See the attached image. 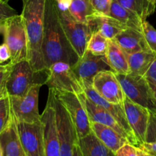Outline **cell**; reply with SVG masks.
Instances as JSON below:
<instances>
[{
  "instance_id": "cell-7",
  "label": "cell",
  "mask_w": 156,
  "mask_h": 156,
  "mask_svg": "<svg viewBox=\"0 0 156 156\" xmlns=\"http://www.w3.org/2000/svg\"><path fill=\"white\" fill-rule=\"evenodd\" d=\"M49 75L46 85L57 91H67L76 94L84 92L83 85L70 64L56 62L48 68Z\"/></svg>"
},
{
  "instance_id": "cell-6",
  "label": "cell",
  "mask_w": 156,
  "mask_h": 156,
  "mask_svg": "<svg viewBox=\"0 0 156 156\" xmlns=\"http://www.w3.org/2000/svg\"><path fill=\"white\" fill-rule=\"evenodd\" d=\"M116 76L126 97L131 101L148 108L149 111L156 109L152 91L145 76L132 73L128 74L116 73Z\"/></svg>"
},
{
  "instance_id": "cell-44",
  "label": "cell",
  "mask_w": 156,
  "mask_h": 156,
  "mask_svg": "<svg viewBox=\"0 0 156 156\" xmlns=\"http://www.w3.org/2000/svg\"><path fill=\"white\" fill-rule=\"evenodd\" d=\"M9 67V63L5 64V65H2V64H0V71L1 70H4L5 69H7Z\"/></svg>"
},
{
  "instance_id": "cell-8",
  "label": "cell",
  "mask_w": 156,
  "mask_h": 156,
  "mask_svg": "<svg viewBox=\"0 0 156 156\" xmlns=\"http://www.w3.org/2000/svg\"><path fill=\"white\" fill-rule=\"evenodd\" d=\"M41 85H35L22 97L9 96L12 111L18 121L36 123L41 121L38 99Z\"/></svg>"
},
{
  "instance_id": "cell-14",
  "label": "cell",
  "mask_w": 156,
  "mask_h": 156,
  "mask_svg": "<svg viewBox=\"0 0 156 156\" xmlns=\"http://www.w3.org/2000/svg\"><path fill=\"white\" fill-rule=\"evenodd\" d=\"M41 120L44 127L45 156H61L60 146L56 129V116L50 92H49L45 109L41 115Z\"/></svg>"
},
{
  "instance_id": "cell-39",
  "label": "cell",
  "mask_w": 156,
  "mask_h": 156,
  "mask_svg": "<svg viewBox=\"0 0 156 156\" xmlns=\"http://www.w3.org/2000/svg\"><path fill=\"white\" fill-rule=\"evenodd\" d=\"M56 2L58 10L60 12L69 11L72 3V0H56Z\"/></svg>"
},
{
  "instance_id": "cell-25",
  "label": "cell",
  "mask_w": 156,
  "mask_h": 156,
  "mask_svg": "<svg viewBox=\"0 0 156 156\" xmlns=\"http://www.w3.org/2000/svg\"><path fill=\"white\" fill-rule=\"evenodd\" d=\"M156 56L151 50H145L127 54L130 73L145 76Z\"/></svg>"
},
{
  "instance_id": "cell-40",
  "label": "cell",
  "mask_w": 156,
  "mask_h": 156,
  "mask_svg": "<svg viewBox=\"0 0 156 156\" xmlns=\"http://www.w3.org/2000/svg\"><path fill=\"white\" fill-rule=\"evenodd\" d=\"M150 85L151 89L152 91V94H153V98H154V102H155V105L156 107V83H154V82H150V81H148Z\"/></svg>"
},
{
  "instance_id": "cell-19",
  "label": "cell",
  "mask_w": 156,
  "mask_h": 156,
  "mask_svg": "<svg viewBox=\"0 0 156 156\" xmlns=\"http://www.w3.org/2000/svg\"><path fill=\"white\" fill-rule=\"evenodd\" d=\"M0 146L3 156H27L20 140L13 113L9 125L0 133Z\"/></svg>"
},
{
  "instance_id": "cell-42",
  "label": "cell",
  "mask_w": 156,
  "mask_h": 156,
  "mask_svg": "<svg viewBox=\"0 0 156 156\" xmlns=\"http://www.w3.org/2000/svg\"><path fill=\"white\" fill-rule=\"evenodd\" d=\"M138 156H155V155H152V154H149L148 153V152H144V151L138 149Z\"/></svg>"
},
{
  "instance_id": "cell-27",
  "label": "cell",
  "mask_w": 156,
  "mask_h": 156,
  "mask_svg": "<svg viewBox=\"0 0 156 156\" xmlns=\"http://www.w3.org/2000/svg\"><path fill=\"white\" fill-rule=\"evenodd\" d=\"M69 11L76 21L85 24L90 16L95 13L90 0H72Z\"/></svg>"
},
{
  "instance_id": "cell-22",
  "label": "cell",
  "mask_w": 156,
  "mask_h": 156,
  "mask_svg": "<svg viewBox=\"0 0 156 156\" xmlns=\"http://www.w3.org/2000/svg\"><path fill=\"white\" fill-rule=\"evenodd\" d=\"M105 56L113 71L117 74H128L130 73L127 54L114 39L108 41Z\"/></svg>"
},
{
  "instance_id": "cell-46",
  "label": "cell",
  "mask_w": 156,
  "mask_h": 156,
  "mask_svg": "<svg viewBox=\"0 0 156 156\" xmlns=\"http://www.w3.org/2000/svg\"><path fill=\"white\" fill-rule=\"evenodd\" d=\"M0 156H3L2 151V149H1V146H0Z\"/></svg>"
},
{
  "instance_id": "cell-21",
  "label": "cell",
  "mask_w": 156,
  "mask_h": 156,
  "mask_svg": "<svg viewBox=\"0 0 156 156\" xmlns=\"http://www.w3.org/2000/svg\"><path fill=\"white\" fill-rule=\"evenodd\" d=\"M91 130L94 135L114 154L129 141L110 126L97 122H91Z\"/></svg>"
},
{
  "instance_id": "cell-32",
  "label": "cell",
  "mask_w": 156,
  "mask_h": 156,
  "mask_svg": "<svg viewBox=\"0 0 156 156\" xmlns=\"http://www.w3.org/2000/svg\"><path fill=\"white\" fill-rule=\"evenodd\" d=\"M112 2L113 0H90L95 12L106 15H109Z\"/></svg>"
},
{
  "instance_id": "cell-34",
  "label": "cell",
  "mask_w": 156,
  "mask_h": 156,
  "mask_svg": "<svg viewBox=\"0 0 156 156\" xmlns=\"http://www.w3.org/2000/svg\"><path fill=\"white\" fill-rule=\"evenodd\" d=\"M115 156H138V148L126 143L117 151Z\"/></svg>"
},
{
  "instance_id": "cell-5",
  "label": "cell",
  "mask_w": 156,
  "mask_h": 156,
  "mask_svg": "<svg viewBox=\"0 0 156 156\" xmlns=\"http://www.w3.org/2000/svg\"><path fill=\"white\" fill-rule=\"evenodd\" d=\"M4 40V43L10 50V63L27 59V37L21 15H17L5 20Z\"/></svg>"
},
{
  "instance_id": "cell-24",
  "label": "cell",
  "mask_w": 156,
  "mask_h": 156,
  "mask_svg": "<svg viewBox=\"0 0 156 156\" xmlns=\"http://www.w3.org/2000/svg\"><path fill=\"white\" fill-rule=\"evenodd\" d=\"M78 144L83 156H115L93 132L79 139Z\"/></svg>"
},
{
  "instance_id": "cell-13",
  "label": "cell",
  "mask_w": 156,
  "mask_h": 156,
  "mask_svg": "<svg viewBox=\"0 0 156 156\" xmlns=\"http://www.w3.org/2000/svg\"><path fill=\"white\" fill-rule=\"evenodd\" d=\"M92 87L108 101L123 105L126 95L114 72L106 70L98 73L93 79Z\"/></svg>"
},
{
  "instance_id": "cell-16",
  "label": "cell",
  "mask_w": 156,
  "mask_h": 156,
  "mask_svg": "<svg viewBox=\"0 0 156 156\" xmlns=\"http://www.w3.org/2000/svg\"><path fill=\"white\" fill-rule=\"evenodd\" d=\"M123 105L129 126L141 146L146 142L149 120V110L131 101L127 97L125 98Z\"/></svg>"
},
{
  "instance_id": "cell-48",
  "label": "cell",
  "mask_w": 156,
  "mask_h": 156,
  "mask_svg": "<svg viewBox=\"0 0 156 156\" xmlns=\"http://www.w3.org/2000/svg\"><path fill=\"white\" fill-rule=\"evenodd\" d=\"M0 2H1V1H0Z\"/></svg>"
},
{
  "instance_id": "cell-10",
  "label": "cell",
  "mask_w": 156,
  "mask_h": 156,
  "mask_svg": "<svg viewBox=\"0 0 156 156\" xmlns=\"http://www.w3.org/2000/svg\"><path fill=\"white\" fill-rule=\"evenodd\" d=\"M59 14L64 31L70 44L79 55V58H81L86 51L88 43L92 35L89 27L85 23L76 21L72 16L69 11H59Z\"/></svg>"
},
{
  "instance_id": "cell-3",
  "label": "cell",
  "mask_w": 156,
  "mask_h": 156,
  "mask_svg": "<svg viewBox=\"0 0 156 156\" xmlns=\"http://www.w3.org/2000/svg\"><path fill=\"white\" fill-rule=\"evenodd\" d=\"M48 75V69L43 71H36L27 59L14 64L10 63L6 82L8 95L24 96L34 85H46Z\"/></svg>"
},
{
  "instance_id": "cell-35",
  "label": "cell",
  "mask_w": 156,
  "mask_h": 156,
  "mask_svg": "<svg viewBox=\"0 0 156 156\" xmlns=\"http://www.w3.org/2000/svg\"><path fill=\"white\" fill-rule=\"evenodd\" d=\"M9 68H10V63H9V67L7 69L0 71V99L8 95L6 91V82H7Z\"/></svg>"
},
{
  "instance_id": "cell-33",
  "label": "cell",
  "mask_w": 156,
  "mask_h": 156,
  "mask_svg": "<svg viewBox=\"0 0 156 156\" xmlns=\"http://www.w3.org/2000/svg\"><path fill=\"white\" fill-rule=\"evenodd\" d=\"M17 15H18L17 11L11 7L8 3L0 2V21H5Z\"/></svg>"
},
{
  "instance_id": "cell-20",
  "label": "cell",
  "mask_w": 156,
  "mask_h": 156,
  "mask_svg": "<svg viewBox=\"0 0 156 156\" xmlns=\"http://www.w3.org/2000/svg\"><path fill=\"white\" fill-rule=\"evenodd\" d=\"M126 54L150 50L146 43L143 33L133 28L125 29L114 38Z\"/></svg>"
},
{
  "instance_id": "cell-28",
  "label": "cell",
  "mask_w": 156,
  "mask_h": 156,
  "mask_svg": "<svg viewBox=\"0 0 156 156\" xmlns=\"http://www.w3.org/2000/svg\"><path fill=\"white\" fill-rule=\"evenodd\" d=\"M109 40L100 32L92 34L87 46V50L97 56H105Z\"/></svg>"
},
{
  "instance_id": "cell-43",
  "label": "cell",
  "mask_w": 156,
  "mask_h": 156,
  "mask_svg": "<svg viewBox=\"0 0 156 156\" xmlns=\"http://www.w3.org/2000/svg\"><path fill=\"white\" fill-rule=\"evenodd\" d=\"M5 21H0V34H4L5 33Z\"/></svg>"
},
{
  "instance_id": "cell-29",
  "label": "cell",
  "mask_w": 156,
  "mask_h": 156,
  "mask_svg": "<svg viewBox=\"0 0 156 156\" xmlns=\"http://www.w3.org/2000/svg\"><path fill=\"white\" fill-rule=\"evenodd\" d=\"M12 118L10 98L6 95L0 99V133L7 128Z\"/></svg>"
},
{
  "instance_id": "cell-15",
  "label": "cell",
  "mask_w": 156,
  "mask_h": 156,
  "mask_svg": "<svg viewBox=\"0 0 156 156\" xmlns=\"http://www.w3.org/2000/svg\"><path fill=\"white\" fill-rule=\"evenodd\" d=\"M73 67V71L81 81L92 83L94 76L100 72L113 71L105 56H97L86 50L83 56ZM114 72V71H113Z\"/></svg>"
},
{
  "instance_id": "cell-11",
  "label": "cell",
  "mask_w": 156,
  "mask_h": 156,
  "mask_svg": "<svg viewBox=\"0 0 156 156\" xmlns=\"http://www.w3.org/2000/svg\"><path fill=\"white\" fill-rule=\"evenodd\" d=\"M16 125L27 156H45L44 127L41 120L32 123L16 120Z\"/></svg>"
},
{
  "instance_id": "cell-12",
  "label": "cell",
  "mask_w": 156,
  "mask_h": 156,
  "mask_svg": "<svg viewBox=\"0 0 156 156\" xmlns=\"http://www.w3.org/2000/svg\"><path fill=\"white\" fill-rule=\"evenodd\" d=\"M82 85H83L84 92L85 93L87 97L90 100L92 101L94 103H95L96 105L102 107L105 109H106L108 112L111 113L114 116V118L116 119V120L118 122L120 126L126 133L128 136L129 143L139 149L140 147V144L137 140L135 134L133 132L132 129L129 126V123L127 121V118L126 117V114H125L123 105H117V104H113L108 101L98 94L97 91L92 87V83L85 82V81H82Z\"/></svg>"
},
{
  "instance_id": "cell-2",
  "label": "cell",
  "mask_w": 156,
  "mask_h": 156,
  "mask_svg": "<svg viewBox=\"0 0 156 156\" xmlns=\"http://www.w3.org/2000/svg\"><path fill=\"white\" fill-rule=\"evenodd\" d=\"M46 0H22V16L27 37V60L36 71L47 69L43 58Z\"/></svg>"
},
{
  "instance_id": "cell-26",
  "label": "cell",
  "mask_w": 156,
  "mask_h": 156,
  "mask_svg": "<svg viewBox=\"0 0 156 156\" xmlns=\"http://www.w3.org/2000/svg\"><path fill=\"white\" fill-rule=\"evenodd\" d=\"M123 7L136 14L143 21L155 12L156 4L152 0H117Z\"/></svg>"
},
{
  "instance_id": "cell-23",
  "label": "cell",
  "mask_w": 156,
  "mask_h": 156,
  "mask_svg": "<svg viewBox=\"0 0 156 156\" xmlns=\"http://www.w3.org/2000/svg\"><path fill=\"white\" fill-rule=\"evenodd\" d=\"M109 15L129 28L143 32V21L134 12L123 7L117 0H113Z\"/></svg>"
},
{
  "instance_id": "cell-1",
  "label": "cell",
  "mask_w": 156,
  "mask_h": 156,
  "mask_svg": "<svg viewBox=\"0 0 156 156\" xmlns=\"http://www.w3.org/2000/svg\"><path fill=\"white\" fill-rule=\"evenodd\" d=\"M42 52L47 69L56 62L73 66L79 59L61 24L56 0H46Z\"/></svg>"
},
{
  "instance_id": "cell-9",
  "label": "cell",
  "mask_w": 156,
  "mask_h": 156,
  "mask_svg": "<svg viewBox=\"0 0 156 156\" xmlns=\"http://www.w3.org/2000/svg\"><path fill=\"white\" fill-rule=\"evenodd\" d=\"M54 91L56 97L62 102L69 114L77 130L79 139L92 132L88 113L78 94L67 91H57L55 90Z\"/></svg>"
},
{
  "instance_id": "cell-18",
  "label": "cell",
  "mask_w": 156,
  "mask_h": 156,
  "mask_svg": "<svg viewBox=\"0 0 156 156\" xmlns=\"http://www.w3.org/2000/svg\"><path fill=\"white\" fill-rule=\"evenodd\" d=\"M87 24L91 34L98 31L108 40L114 39L120 32L128 28L125 24L110 15L97 12L90 16Z\"/></svg>"
},
{
  "instance_id": "cell-17",
  "label": "cell",
  "mask_w": 156,
  "mask_h": 156,
  "mask_svg": "<svg viewBox=\"0 0 156 156\" xmlns=\"http://www.w3.org/2000/svg\"><path fill=\"white\" fill-rule=\"evenodd\" d=\"M78 96H79L82 103L83 104L85 108L86 109L90 119V122H97V123H100L110 126V127L115 129L118 133L124 136L129 141L126 133L123 130V128L120 126L118 122L116 120V119L114 118V116L111 113H109L106 109L96 105L92 101L90 100L87 97L85 92L79 94Z\"/></svg>"
},
{
  "instance_id": "cell-4",
  "label": "cell",
  "mask_w": 156,
  "mask_h": 156,
  "mask_svg": "<svg viewBox=\"0 0 156 156\" xmlns=\"http://www.w3.org/2000/svg\"><path fill=\"white\" fill-rule=\"evenodd\" d=\"M49 92L51 93L56 116L61 156H73V149L79 141L77 130L66 108L56 96L54 90L49 88Z\"/></svg>"
},
{
  "instance_id": "cell-30",
  "label": "cell",
  "mask_w": 156,
  "mask_h": 156,
  "mask_svg": "<svg viewBox=\"0 0 156 156\" xmlns=\"http://www.w3.org/2000/svg\"><path fill=\"white\" fill-rule=\"evenodd\" d=\"M143 33L149 48L156 53V30L146 20L143 22Z\"/></svg>"
},
{
  "instance_id": "cell-37",
  "label": "cell",
  "mask_w": 156,
  "mask_h": 156,
  "mask_svg": "<svg viewBox=\"0 0 156 156\" xmlns=\"http://www.w3.org/2000/svg\"><path fill=\"white\" fill-rule=\"evenodd\" d=\"M145 77L146 78L148 81L156 83V56L155 59L152 62L150 67L148 69L147 73L145 75Z\"/></svg>"
},
{
  "instance_id": "cell-31",
  "label": "cell",
  "mask_w": 156,
  "mask_h": 156,
  "mask_svg": "<svg viewBox=\"0 0 156 156\" xmlns=\"http://www.w3.org/2000/svg\"><path fill=\"white\" fill-rule=\"evenodd\" d=\"M146 143H156V109L149 111V120L146 135Z\"/></svg>"
},
{
  "instance_id": "cell-38",
  "label": "cell",
  "mask_w": 156,
  "mask_h": 156,
  "mask_svg": "<svg viewBox=\"0 0 156 156\" xmlns=\"http://www.w3.org/2000/svg\"><path fill=\"white\" fill-rule=\"evenodd\" d=\"M139 149L156 156V143H146V142H145Z\"/></svg>"
},
{
  "instance_id": "cell-47",
  "label": "cell",
  "mask_w": 156,
  "mask_h": 156,
  "mask_svg": "<svg viewBox=\"0 0 156 156\" xmlns=\"http://www.w3.org/2000/svg\"><path fill=\"white\" fill-rule=\"evenodd\" d=\"M152 2H154V3H155V4H156V0H152Z\"/></svg>"
},
{
  "instance_id": "cell-41",
  "label": "cell",
  "mask_w": 156,
  "mask_h": 156,
  "mask_svg": "<svg viewBox=\"0 0 156 156\" xmlns=\"http://www.w3.org/2000/svg\"><path fill=\"white\" fill-rule=\"evenodd\" d=\"M73 156H83L78 143L75 146L74 149H73Z\"/></svg>"
},
{
  "instance_id": "cell-45",
  "label": "cell",
  "mask_w": 156,
  "mask_h": 156,
  "mask_svg": "<svg viewBox=\"0 0 156 156\" xmlns=\"http://www.w3.org/2000/svg\"><path fill=\"white\" fill-rule=\"evenodd\" d=\"M0 1H1V2H3L8 3V2H9V1H10V0H0Z\"/></svg>"
},
{
  "instance_id": "cell-36",
  "label": "cell",
  "mask_w": 156,
  "mask_h": 156,
  "mask_svg": "<svg viewBox=\"0 0 156 156\" xmlns=\"http://www.w3.org/2000/svg\"><path fill=\"white\" fill-rule=\"evenodd\" d=\"M11 59V53L5 43L0 45V64Z\"/></svg>"
}]
</instances>
